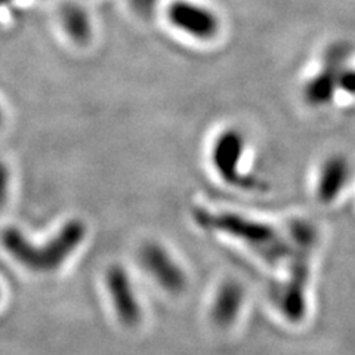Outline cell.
Masks as SVG:
<instances>
[{"mask_svg": "<svg viewBox=\"0 0 355 355\" xmlns=\"http://www.w3.org/2000/svg\"><path fill=\"white\" fill-rule=\"evenodd\" d=\"M351 49L345 43H333L323 55V65L311 77L302 89L305 103L311 107H324L339 92V82L348 67Z\"/></svg>", "mask_w": 355, "mask_h": 355, "instance_id": "obj_5", "label": "cell"}, {"mask_svg": "<svg viewBox=\"0 0 355 355\" xmlns=\"http://www.w3.org/2000/svg\"><path fill=\"white\" fill-rule=\"evenodd\" d=\"M168 19L184 35L203 42L215 39L220 28V21L214 10L190 0H175L171 3Z\"/></svg>", "mask_w": 355, "mask_h": 355, "instance_id": "obj_7", "label": "cell"}, {"mask_svg": "<svg viewBox=\"0 0 355 355\" xmlns=\"http://www.w3.org/2000/svg\"><path fill=\"white\" fill-rule=\"evenodd\" d=\"M291 257H288V277L279 288L275 304L280 314L288 323L297 324L308 313V286L311 275V257L317 244V230L306 220H293L291 227Z\"/></svg>", "mask_w": 355, "mask_h": 355, "instance_id": "obj_2", "label": "cell"}, {"mask_svg": "<svg viewBox=\"0 0 355 355\" xmlns=\"http://www.w3.org/2000/svg\"><path fill=\"white\" fill-rule=\"evenodd\" d=\"M139 263L153 282L169 295H182L188 287L184 266L159 241H147L139 249Z\"/></svg>", "mask_w": 355, "mask_h": 355, "instance_id": "obj_6", "label": "cell"}, {"mask_svg": "<svg viewBox=\"0 0 355 355\" xmlns=\"http://www.w3.org/2000/svg\"><path fill=\"white\" fill-rule=\"evenodd\" d=\"M128 3L130 5L133 12H137L139 17L147 18L154 12L159 0H128Z\"/></svg>", "mask_w": 355, "mask_h": 355, "instance_id": "obj_14", "label": "cell"}, {"mask_svg": "<svg viewBox=\"0 0 355 355\" xmlns=\"http://www.w3.org/2000/svg\"><path fill=\"white\" fill-rule=\"evenodd\" d=\"M339 92H343L349 96H355V69H352L349 65L343 70L340 76Z\"/></svg>", "mask_w": 355, "mask_h": 355, "instance_id": "obj_13", "label": "cell"}, {"mask_svg": "<svg viewBox=\"0 0 355 355\" xmlns=\"http://www.w3.org/2000/svg\"><path fill=\"white\" fill-rule=\"evenodd\" d=\"M351 178V164L347 157L335 154L327 157L321 164L315 194L318 202L330 205L345 190Z\"/></svg>", "mask_w": 355, "mask_h": 355, "instance_id": "obj_10", "label": "cell"}, {"mask_svg": "<svg viewBox=\"0 0 355 355\" xmlns=\"http://www.w3.org/2000/svg\"><path fill=\"white\" fill-rule=\"evenodd\" d=\"M87 234L85 222L80 219H70L48 243L33 244L22 232L9 227L3 230L0 241L5 250L18 263L35 272L57 271L71 254L80 248Z\"/></svg>", "mask_w": 355, "mask_h": 355, "instance_id": "obj_3", "label": "cell"}, {"mask_svg": "<svg viewBox=\"0 0 355 355\" xmlns=\"http://www.w3.org/2000/svg\"><path fill=\"white\" fill-rule=\"evenodd\" d=\"M61 24L65 35L76 44H87L94 36L91 15L80 5H67L61 10Z\"/></svg>", "mask_w": 355, "mask_h": 355, "instance_id": "obj_11", "label": "cell"}, {"mask_svg": "<svg viewBox=\"0 0 355 355\" xmlns=\"http://www.w3.org/2000/svg\"><path fill=\"white\" fill-rule=\"evenodd\" d=\"M246 147V138L240 129L228 128L222 130L215 138L212 151H210L214 169L220 180L230 187H236L244 191L259 190V188L262 190V180L241 169Z\"/></svg>", "mask_w": 355, "mask_h": 355, "instance_id": "obj_4", "label": "cell"}, {"mask_svg": "<svg viewBox=\"0 0 355 355\" xmlns=\"http://www.w3.org/2000/svg\"><path fill=\"white\" fill-rule=\"evenodd\" d=\"M193 219L202 230L239 240L271 266H279L291 257V243L265 222L228 210H209L205 207L194 209Z\"/></svg>", "mask_w": 355, "mask_h": 355, "instance_id": "obj_1", "label": "cell"}, {"mask_svg": "<svg viewBox=\"0 0 355 355\" xmlns=\"http://www.w3.org/2000/svg\"><path fill=\"white\" fill-rule=\"evenodd\" d=\"M10 184H12L10 171L8 168V164L0 159V209L8 203L10 194Z\"/></svg>", "mask_w": 355, "mask_h": 355, "instance_id": "obj_12", "label": "cell"}, {"mask_svg": "<svg viewBox=\"0 0 355 355\" xmlns=\"http://www.w3.org/2000/svg\"><path fill=\"white\" fill-rule=\"evenodd\" d=\"M244 304H246V291L240 282L227 279L215 291L212 302L209 306V318L219 330L234 327L239 321Z\"/></svg>", "mask_w": 355, "mask_h": 355, "instance_id": "obj_9", "label": "cell"}, {"mask_svg": "<svg viewBox=\"0 0 355 355\" xmlns=\"http://www.w3.org/2000/svg\"><path fill=\"white\" fill-rule=\"evenodd\" d=\"M3 120H5V111H3L2 105H0V126L3 125Z\"/></svg>", "mask_w": 355, "mask_h": 355, "instance_id": "obj_15", "label": "cell"}, {"mask_svg": "<svg viewBox=\"0 0 355 355\" xmlns=\"http://www.w3.org/2000/svg\"><path fill=\"white\" fill-rule=\"evenodd\" d=\"M105 284L120 323L129 329L138 327L144 317L142 305L128 271L121 265H111L105 274Z\"/></svg>", "mask_w": 355, "mask_h": 355, "instance_id": "obj_8", "label": "cell"}]
</instances>
